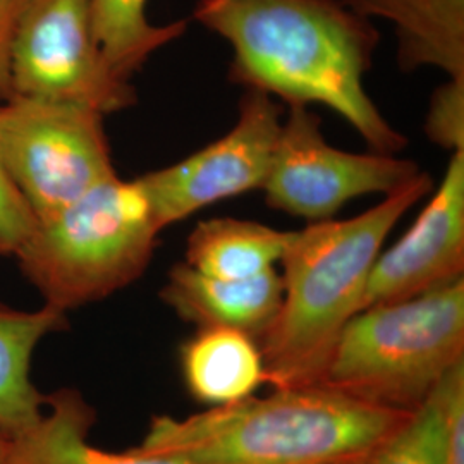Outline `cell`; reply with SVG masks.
Returning <instances> with one entry per match:
<instances>
[{"mask_svg": "<svg viewBox=\"0 0 464 464\" xmlns=\"http://www.w3.org/2000/svg\"><path fill=\"white\" fill-rule=\"evenodd\" d=\"M411 413L324 383L276 387L186 418L155 416L134 449L183 464H362Z\"/></svg>", "mask_w": 464, "mask_h": 464, "instance_id": "cell-2", "label": "cell"}, {"mask_svg": "<svg viewBox=\"0 0 464 464\" xmlns=\"http://www.w3.org/2000/svg\"><path fill=\"white\" fill-rule=\"evenodd\" d=\"M295 231L255 220L207 218L188 236L184 264L218 279H251L281 264Z\"/></svg>", "mask_w": 464, "mask_h": 464, "instance_id": "cell-16", "label": "cell"}, {"mask_svg": "<svg viewBox=\"0 0 464 464\" xmlns=\"http://www.w3.org/2000/svg\"><path fill=\"white\" fill-rule=\"evenodd\" d=\"M442 387L448 413L446 464H464V363L449 372Z\"/></svg>", "mask_w": 464, "mask_h": 464, "instance_id": "cell-21", "label": "cell"}, {"mask_svg": "<svg viewBox=\"0 0 464 464\" xmlns=\"http://www.w3.org/2000/svg\"><path fill=\"white\" fill-rule=\"evenodd\" d=\"M193 19L231 45L232 83L287 107L324 105L372 151L408 147L366 93L381 34L343 0H198Z\"/></svg>", "mask_w": 464, "mask_h": 464, "instance_id": "cell-1", "label": "cell"}, {"mask_svg": "<svg viewBox=\"0 0 464 464\" xmlns=\"http://www.w3.org/2000/svg\"><path fill=\"white\" fill-rule=\"evenodd\" d=\"M425 134L433 145L450 151L464 150V80L440 84L430 97Z\"/></svg>", "mask_w": 464, "mask_h": 464, "instance_id": "cell-19", "label": "cell"}, {"mask_svg": "<svg viewBox=\"0 0 464 464\" xmlns=\"http://www.w3.org/2000/svg\"><path fill=\"white\" fill-rule=\"evenodd\" d=\"M464 279V150L452 151L442 183L413 226L379 255L366 282L360 312L415 298Z\"/></svg>", "mask_w": 464, "mask_h": 464, "instance_id": "cell-10", "label": "cell"}, {"mask_svg": "<svg viewBox=\"0 0 464 464\" xmlns=\"http://www.w3.org/2000/svg\"><path fill=\"white\" fill-rule=\"evenodd\" d=\"M343 2L368 21L394 24L401 71L435 67L452 80H464V0Z\"/></svg>", "mask_w": 464, "mask_h": 464, "instance_id": "cell-12", "label": "cell"}, {"mask_svg": "<svg viewBox=\"0 0 464 464\" xmlns=\"http://www.w3.org/2000/svg\"><path fill=\"white\" fill-rule=\"evenodd\" d=\"M103 117L63 102L0 100V162L36 220L117 176Z\"/></svg>", "mask_w": 464, "mask_h": 464, "instance_id": "cell-6", "label": "cell"}, {"mask_svg": "<svg viewBox=\"0 0 464 464\" xmlns=\"http://www.w3.org/2000/svg\"><path fill=\"white\" fill-rule=\"evenodd\" d=\"M149 0H90L92 28L100 50L124 80L133 78L157 50L181 38L188 21L153 24L147 16Z\"/></svg>", "mask_w": 464, "mask_h": 464, "instance_id": "cell-17", "label": "cell"}, {"mask_svg": "<svg viewBox=\"0 0 464 464\" xmlns=\"http://www.w3.org/2000/svg\"><path fill=\"white\" fill-rule=\"evenodd\" d=\"M448 413L442 382L362 464H446Z\"/></svg>", "mask_w": 464, "mask_h": 464, "instance_id": "cell-18", "label": "cell"}, {"mask_svg": "<svg viewBox=\"0 0 464 464\" xmlns=\"http://www.w3.org/2000/svg\"><path fill=\"white\" fill-rule=\"evenodd\" d=\"M97 421L93 406L76 389L45 396V410L28 430L7 440L4 464H183L136 449L105 450L90 442Z\"/></svg>", "mask_w": 464, "mask_h": 464, "instance_id": "cell-13", "label": "cell"}, {"mask_svg": "<svg viewBox=\"0 0 464 464\" xmlns=\"http://www.w3.org/2000/svg\"><path fill=\"white\" fill-rule=\"evenodd\" d=\"M11 95L84 107L102 116L136 103V90L105 61L90 0H24L9 49Z\"/></svg>", "mask_w": 464, "mask_h": 464, "instance_id": "cell-7", "label": "cell"}, {"mask_svg": "<svg viewBox=\"0 0 464 464\" xmlns=\"http://www.w3.org/2000/svg\"><path fill=\"white\" fill-rule=\"evenodd\" d=\"M160 232L140 183L114 176L38 218L14 258L44 304L69 314L138 281Z\"/></svg>", "mask_w": 464, "mask_h": 464, "instance_id": "cell-4", "label": "cell"}, {"mask_svg": "<svg viewBox=\"0 0 464 464\" xmlns=\"http://www.w3.org/2000/svg\"><path fill=\"white\" fill-rule=\"evenodd\" d=\"M24 0H0V100L11 97L9 49Z\"/></svg>", "mask_w": 464, "mask_h": 464, "instance_id": "cell-22", "label": "cell"}, {"mask_svg": "<svg viewBox=\"0 0 464 464\" xmlns=\"http://www.w3.org/2000/svg\"><path fill=\"white\" fill-rule=\"evenodd\" d=\"M282 121L284 103L264 92L245 90L227 133L172 166L136 178L160 229L218 201L262 189Z\"/></svg>", "mask_w": 464, "mask_h": 464, "instance_id": "cell-9", "label": "cell"}, {"mask_svg": "<svg viewBox=\"0 0 464 464\" xmlns=\"http://www.w3.org/2000/svg\"><path fill=\"white\" fill-rule=\"evenodd\" d=\"M181 368L191 396L210 406L249 398L266 383L258 341L226 327L197 329L181 346Z\"/></svg>", "mask_w": 464, "mask_h": 464, "instance_id": "cell-15", "label": "cell"}, {"mask_svg": "<svg viewBox=\"0 0 464 464\" xmlns=\"http://www.w3.org/2000/svg\"><path fill=\"white\" fill-rule=\"evenodd\" d=\"M7 437L0 431V459H4V456H5V448H7Z\"/></svg>", "mask_w": 464, "mask_h": 464, "instance_id": "cell-23", "label": "cell"}, {"mask_svg": "<svg viewBox=\"0 0 464 464\" xmlns=\"http://www.w3.org/2000/svg\"><path fill=\"white\" fill-rule=\"evenodd\" d=\"M159 296L197 329L226 327L260 343L279 312L282 279L277 268L251 279H218L181 262L169 270Z\"/></svg>", "mask_w": 464, "mask_h": 464, "instance_id": "cell-11", "label": "cell"}, {"mask_svg": "<svg viewBox=\"0 0 464 464\" xmlns=\"http://www.w3.org/2000/svg\"><path fill=\"white\" fill-rule=\"evenodd\" d=\"M66 327L67 314L47 304L26 312L0 303V431L7 439L28 430L44 415L45 396L32 381L34 349Z\"/></svg>", "mask_w": 464, "mask_h": 464, "instance_id": "cell-14", "label": "cell"}, {"mask_svg": "<svg viewBox=\"0 0 464 464\" xmlns=\"http://www.w3.org/2000/svg\"><path fill=\"white\" fill-rule=\"evenodd\" d=\"M459 363L464 279L358 312L339 334L318 383L411 413Z\"/></svg>", "mask_w": 464, "mask_h": 464, "instance_id": "cell-5", "label": "cell"}, {"mask_svg": "<svg viewBox=\"0 0 464 464\" xmlns=\"http://www.w3.org/2000/svg\"><path fill=\"white\" fill-rule=\"evenodd\" d=\"M421 172L416 162L398 155L332 147L318 114L304 105H289L262 191L270 208L322 222L337 216L349 201L391 195Z\"/></svg>", "mask_w": 464, "mask_h": 464, "instance_id": "cell-8", "label": "cell"}, {"mask_svg": "<svg viewBox=\"0 0 464 464\" xmlns=\"http://www.w3.org/2000/svg\"><path fill=\"white\" fill-rule=\"evenodd\" d=\"M34 226L36 217L32 207L0 162V256H14Z\"/></svg>", "mask_w": 464, "mask_h": 464, "instance_id": "cell-20", "label": "cell"}, {"mask_svg": "<svg viewBox=\"0 0 464 464\" xmlns=\"http://www.w3.org/2000/svg\"><path fill=\"white\" fill-rule=\"evenodd\" d=\"M0 464H4V459H0Z\"/></svg>", "mask_w": 464, "mask_h": 464, "instance_id": "cell-24", "label": "cell"}, {"mask_svg": "<svg viewBox=\"0 0 464 464\" xmlns=\"http://www.w3.org/2000/svg\"><path fill=\"white\" fill-rule=\"evenodd\" d=\"M433 189L421 172L375 207L344 220L310 222L281 258L279 312L260 339L266 383H318L344 325L360 312L366 282L391 231Z\"/></svg>", "mask_w": 464, "mask_h": 464, "instance_id": "cell-3", "label": "cell"}]
</instances>
